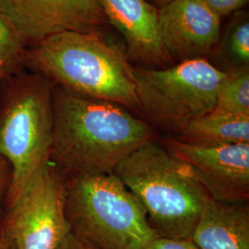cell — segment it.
<instances>
[{
  "instance_id": "obj_2",
  "label": "cell",
  "mask_w": 249,
  "mask_h": 249,
  "mask_svg": "<svg viewBox=\"0 0 249 249\" xmlns=\"http://www.w3.org/2000/svg\"><path fill=\"white\" fill-rule=\"evenodd\" d=\"M25 66L65 89L139 112L134 67L103 32H65L27 49Z\"/></svg>"
},
{
  "instance_id": "obj_15",
  "label": "cell",
  "mask_w": 249,
  "mask_h": 249,
  "mask_svg": "<svg viewBox=\"0 0 249 249\" xmlns=\"http://www.w3.org/2000/svg\"><path fill=\"white\" fill-rule=\"evenodd\" d=\"M226 73L212 113L249 118V68Z\"/></svg>"
},
{
  "instance_id": "obj_18",
  "label": "cell",
  "mask_w": 249,
  "mask_h": 249,
  "mask_svg": "<svg viewBox=\"0 0 249 249\" xmlns=\"http://www.w3.org/2000/svg\"><path fill=\"white\" fill-rule=\"evenodd\" d=\"M144 249H199L189 239H169L157 237Z\"/></svg>"
},
{
  "instance_id": "obj_3",
  "label": "cell",
  "mask_w": 249,
  "mask_h": 249,
  "mask_svg": "<svg viewBox=\"0 0 249 249\" xmlns=\"http://www.w3.org/2000/svg\"><path fill=\"white\" fill-rule=\"evenodd\" d=\"M113 174L142 206L158 237L190 240L205 205L213 198L191 167L158 139L124 158Z\"/></svg>"
},
{
  "instance_id": "obj_17",
  "label": "cell",
  "mask_w": 249,
  "mask_h": 249,
  "mask_svg": "<svg viewBox=\"0 0 249 249\" xmlns=\"http://www.w3.org/2000/svg\"><path fill=\"white\" fill-rule=\"evenodd\" d=\"M205 5L212 9L220 18L229 16L239 11L246 6L249 0H201Z\"/></svg>"
},
{
  "instance_id": "obj_16",
  "label": "cell",
  "mask_w": 249,
  "mask_h": 249,
  "mask_svg": "<svg viewBox=\"0 0 249 249\" xmlns=\"http://www.w3.org/2000/svg\"><path fill=\"white\" fill-rule=\"evenodd\" d=\"M27 49L15 29L0 14V80L20 72L25 66Z\"/></svg>"
},
{
  "instance_id": "obj_7",
  "label": "cell",
  "mask_w": 249,
  "mask_h": 249,
  "mask_svg": "<svg viewBox=\"0 0 249 249\" xmlns=\"http://www.w3.org/2000/svg\"><path fill=\"white\" fill-rule=\"evenodd\" d=\"M65 189L66 177L51 160L37 170L3 221L0 236L10 249H56L71 231Z\"/></svg>"
},
{
  "instance_id": "obj_12",
  "label": "cell",
  "mask_w": 249,
  "mask_h": 249,
  "mask_svg": "<svg viewBox=\"0 0 249 249\" xmlns=\"http://www.w3.org/2000/svg\"><path fill=\"white\" fill-rule=\"evenodd\" d=\"M190 240L199 249H249V205L211 198Z\"/></svg>"
},
{
  "instance_id": "obj_8",
  "label": "cell",
  "mask_w": 249,
  "mask_h": 249,
  "mask_svg": "<svg viewBox=\"0 0 249 249\" xmlns=\"http://www.w3.org/2000/svg\"><path fill=\"white\" fill-rule=\"evenodd\" d=\"M0 14L27 48L60 33H98L108 24L100 0H0Z\"/></svg>"
},
{
  "instance_id": "obj_1",
  "label": "cell",
  "mask_w": 249,
  "mask_h": 249,
  "mask_svg": "<svg viewBox=\"0 0 249 249\" xmlns=\"http://www.w3.org/2000/svg\"><path fill=\"white\" fill-rule=\"evenodd\" d=\"M53 136L50 160L65 176L113 173L156 129L118 104L53 85Z\"/></svg>"
},
{
  "instance_id": "obj_21",
  "label": "cell",
  "mask_w": 249,
  "mask_h": 249,
  "mask_svg": "<svg viewBox=\"0 0 249 249\" xmlns=\"http://www.w3.org/2000/svg\"><path fill=\"white\" fill-rule=\"evenodd\" d=\"M148 2H150L154 7H156L157 9H160L162 6L166 5L167 3H169L172 0H147Z\"/></svg>"
},
{
  "instance_id": "obj_5",
  "label": "cell",
  "mask_w": 249,
  "mask_h": 249,
  "mask_svg": "<svg viewBox=\"0 0 249 249\" xmlns=\"http://www.w3.org/2000/svg\"><path fill=\"white\" fill-rule=\"evenodd\" d=\"M65 177L71 231L100 249H144L158 237L142 206L113 173Z\"/></svg>"
},
{
  "instance_id": "obj_11",
  "label": "cell",
  "mask_w": 249,
  "mask_h": 249,
  "mask_svg": "<svg viewBox=\"0 0 249 249\" xmlns=\"http://www.w3.org/2000/svg\"><path fill=\"white\" fill-rule=\"evenodd\" d=\"M107 22L123 37L129 61L163 69L175 62L160 42L159 9L147 0H100Z\"/></svg>"
},
{
  "instance_id": "obj_22",
  "label": "cell",
  "mask_w": 249,
  "mask_h": 249,
  "mask_svg": "<svg viewBox=\"0 0 249 249\" xmlns=\"http://www.w3.org/2000/svg\"><path fill=\"white\" fill-rule=\"evenodd\" d=\"M0 249H10L9 246L5 243V241L1 238V236H0Z\"/></svg>"
},
{
  "instance_id": "obj_13",
  "label": "cell",
  "mask_w": 249,
  "mask_h": 249,
  "mask_svg": "<svg viewBox=\"0 0 249 249\" xmlns=\"http://www.w3.org/2000/svg\"><path fill=\"white\" fill-rule=\"evenodd\" d=\"M175 138L203 147L249 143V118L211 112L191 121Z\"/></svg>"
},
{
  "instance_id": "obj_4",
  "label": "cell",
  "mask_w": 249,
  "mask_h": 249,
  "mask_svg": "<svg viewBox=\"0 0 249 249\" xmlns=\"http://www.w3.org/2000/svg\"><path fill=\"white\" fill-rule=\"evenodd\" d=\"M0 101V156L11 178L6 206L14 204L50 160L53 136V84L42 74L18 73L3 80Z\"/></svg>"
},
{
  "instance_id": "obj_19",
  "label": "cell",
  "mask_w": 249,
  "mask_h": 249,
  "mask_svg": "<svg viewBox=\"0 0 249 249\" xmlns=\"http://www.w3.org/2000/svg\"><path fill=\"white\" fill-rule=\"evenodd\" d=\"M56 249H100L92 243L70 231L59 243Z\"/></svg>"
},
{
  "instance_id": "obj_10",
  "label": "cell",
  "mask_w": 249,
  "mask_h": 249,
  "mask_svg": "<svg viewBox=\"0 0 249 249\" xmlns=\"http://www.w3.org/2000/svg\"><path fill=\"white\" fill-rule=\"evenodd\" d=\"M160 42L174 62L205 59L222 36V18L201 0H172L159 9Z\"/></svg>"
},
{
  "instance_id": "obj_6",
  "label": "cell",
  "mask_w": 249,
  "mask_h": 249,
  "mask_svg": "<svg viewBox=\"0 0 249 249\" xmlns=\"http://www.w3.org/2000/svg\"><path fill=\"white\" fill-rule=\"evenodd\" d=\"M226 75L207 59L163 69L134 67L139 113L155 129L178 134L213 110Z\"/></svg>"
},
{
  "instance_id": "obj_20",
  "label": "cell",
  "mask_w": 249,
  "mask_h": 249,
  "mask_svg": "<svg viewBox=\"0 0 249 249\" xmlns=\"http://www.w3.org/2000/svg\"><path fill=\"white\" fill-rule=\"evenodd\" d=\"M11 178V170L9 163L4 158L0 156V206L3 200L6 199V196L9 190Z\"/></svg>"
},
{
  "instance_id": "obj_9",
  "label": "cell",
  "mask_w": 249,
  "mask_h": 249,
  "mask_svg": "<svg viewBox=\"0 0 249 249\" xmlns=\"http://www.w3.org/2000/svg\"><path fill=\"white\" fill-rule=\"evenodd\" d=\"M160 142L191 167L214 200L249 202V143L203 147L172 137Z\"/></svg>"
},
{
  "instance_id": "obj_14",
  "label": "cell",
  "mask_w": 249,
  "mask_h": 249,
  "mask_svg": "<svg viewBox=\"0 0 249 249\" xmlns=\"http://www.w3.org/2000/svg\"><path fill=\"white\" fill-rule=\"evenodd\" d=\"M215 46V56L226 65L224 72L249 68V18L248 12L237 11Z\"/></svg>"
}]
</instances>
